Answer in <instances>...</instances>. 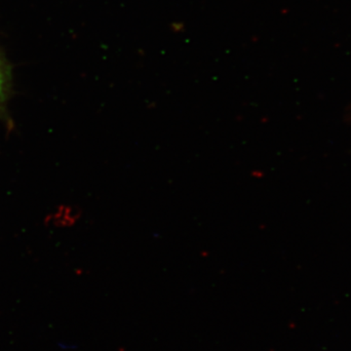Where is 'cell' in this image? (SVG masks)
<instances>
[{"mask_svg":"<svg viewBox=\"0 0 351 351\" xmlns=\"http://www.w3.org/2000/svg\"><path fill=\"white\" fill-rule=\"evenodd\" d=\"M7 89H8V78L3 64L0 61V106L6 99Z\"/></svg>","mask_w":351,"mask_h":351,"instance_id":"cell-1","label":"cell"}]
</instances>
